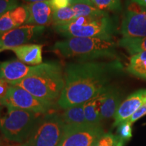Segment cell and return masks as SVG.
Listing matches in <instances>:
<instances>
[{
  "label": "cell",
  "mask_w": 146,
  "mask_h": 146,
  "mask_svg": "<svg viewBox=\"0 0 146 146\" xmlns=\"http://www.w3.org/2000/svg\"><path fill=\"white\" fill-rule=\"evenodd\" d=\"M118 59L108 62H78L65 66L64 86L57 105L66 110L82 104L100 94L123 72Z\"/></svg>",
  "instance_id": "cell-1"
},
{
  "label": "cell",
  "mask_w": 146,
  "mask_h": 146,
  "mask_svg": "<svg viewBox=\"0 0 146 146\" xmlns=\"http://www.w3.org/2000/svg\"><path fill=\"white\" fill-rule=\"evenodd\" d=\"M10 85L21 87L39 99L55 103L64 86V68L56 61L42 63L27 77Z\"/></svg>",
  "instance_id": "cell-2"
},
{
  "label": "cell",
  "mask_w": 146,
  "mask_h": 146,
  "mask_svg": "<svg viewBox=\"0 0 146 146\" xmlns=\"http://www.w3.org/2000/svg\"><path fill=\"white\" fill-rule=\"evenodd\" d=\"M52 50L64 58L78 62L98 59H114L118 55L117 44L114 40L97 37H71L54 43Z\"/></svg>",
  "instance_id": "cell-3"
},
{
  "label": "cell",
  "mask_w": 146,
  "mask_h": 146,
  "mask_svg": "<svg viewBox=\"0 0 146 146\" xmlns=\"http://www.w3.org/2000/svg\"><path fill=\"white\" fill-rule=\"evenodd\" d=\"M117 27V19L108 12L100 16H80L65 25H54V29L65 38L97 37L112 40Z\"/></svg>",
  "instance_id": "cell-4"
},
{
  "label": "cell",
  "mask_w": 146,
  "mask_h": 146,
  "mask_svg": "<svg viewBox=\"0 0 146 146\" xmlns=\"http://www.w3.org/2000/svg\"><path fill=\"white\" fill-rule=\"evenodd\" d=\"M43 115L0 105V132L11 143H25Z\"/></svg>",
  "instance_id": "cell-5"
},
{
  "label": "cell",
  "mask_w": 146,
  "mask_h": 146,
  "mask_svg": "<svg viewBox=\"0 0 146 146\" xmlns=\"http://www.w3.org/2000/svg\"><path fill=\"white\" fill-rule=\"evenodd\" d=\"M65 128L62 114L56 111L45 114L25 142L26 146H58Z\"/></svg>",
  "instance_id": "cell-6"
},
{
  "label": "cell",
  "mask_w": 146,
  "mask_h": 146,
  "mask_svg": "<svg viewBox=\"0 0 146 146\" xmlns=\"http://www.w3.org/2000/svg\"><path fill=\"white\" fill-rule=\"evenodd\" d=\"M0 105L43 114L56 111L57 108L54 102L39 99L25 89L12 85Z\"/></svg>",
  "instance_id": "cell-7"
},
{
  "label": "cell",
  "mask_w": 146,
  "mask_h": 146,
  "mask_svg": "<svg viewBox=\"0 0 146 146\" xmlns=\"http://www.w3.org/2000/svg\"><path fill=\"white\" fill-rule=\"evenodd\" d=\"M120 33L123 37H146V10L129 1L122 21Z\"/></svg>",
  "instance_id": "cell-8"
},
{
  "label": "cell",
  "mask_w": 146,
  "mask_h": 146,
  "mask_svg": "<svg viewBox=\"0 0 146 146\" xmlns=\"http://www.w3.org/2000/svg\"><path fill=\"white\" fill-rule=\"evenodd\" d=\"M104 134L101 125L67 127L58 146H96Z\"/></svg>",
  "instance_id": "cell-9"
},
{
  "label": "cell",
  "mask_w": 146,
  "mask_h": 146,
  "mask_svg": "<svg viewBox=\"0 0 146 146\" xmlns=\"http://www.w3.org/2000/svg\"><path fill=\"white\" fill-rule=\"evenodd\" d=\"M45 29L43 26L24 25L0 34V52L28 44L41 36Z\"/></svg>",
  "instance_id": "cell-10"
},
{
  "label": "cell",
  "mask_w": 146,
  "mask_h": 146,
  "mask_svg": "<svg viewBox=\"0 0 146 146\" xmlns=\"http://www.w3.org/2000/svg\"><path fill=\"white\" fill-rule=\"evenodd\" d=\"M146 103V89H139L131 94L122 102L114 116L113 127H118L120 124L129 119L132 114Z\"/></svg>",
  "instance_id": "cell-11"
},
{
  "label": "cell",
  "mask_w": 146,
  "mask_h": 146,
  "mask_svg": "<svg viewBox=\"0 0 146 146\" xmlns=\"http://www.w3.org/2000/svg\"><path fill=\"white\" fill-rule=\"evenodd\" d=\"M36 66H27L19 60H11L0 62V79L11 84L27 77L35 70Z\"/></svg>",
  "instance_id": "cell-12"
},
{
  "label": "cell",
  "mask_w": 146,
  "mask_h": 146,
  "mask_svg": "<svg viewBox=\"0 0 146 146\" xmlns=\"http://www.w3.org/2000/svg\"><path fill=\"white\" fill-rule=\"evenodd\" d=\"M26 5L29 12V18L25 25L45 27L52 22L54 10L49 1L28 3Z\"/></svg>",
  "instance_id": "cell-13"
},
{
  "label": "cell",
  "mask_w": 146,
  "mask_h": 146,
  "mask_svg": "<svg viewBox=\"0 0 146 146\" xmlns=\"http://www.w3.org/2000/svg\"><path fill=\"white\" fill-rule=\"evenodd\" d=\"M122 94L117 87L109 85L105 90L100 115L102 120H107L114 116L115 113L121 104Z\"/></svg>",
  "instance_id": "cell-14"
},
{
  "label": "cell",
  "mask_w": 146,
  "mask_h": 146,
  "mask_svg": "<svg viewBox=\"0 0 146 146\" xmlns=\"http://www.w3.org/2000/svg\"><path fill=\"white\" fill-rule=\"evenodd\" d=\"M42 48L39 44L28 43L12 49L18 59L25 64L37 66L42 64Z\"/></svg>",
  "instance_id": "cell-15"
},
{
  "label": "cell",
  "mask_w": 146,
  "mask_h": 146,
  "mask_svg": "<svg viewBox=\"0 0 146 146\" xmlns=\"http://www.w3.org/2000/svg\"><path fill=\"white\" fill-rule=\"evenodd\" d=\"M106 89L102 91L97 96L83 104L85 119L87 124L89 125H100L102 121L100 109H101L102 102L104 98Z\"/></svg>",
  "instance_id": "cell-16"
},
{
  "label": "cell",
  "mask_w": 146,
  "mask_h": 146,
  "mask_svg": "<svg viewBox=\"0 0 146 146\" xmlns=\"http://www.w3.org/2000/svg\"><path fill=\"white\" fill-rule=\"evenodd\" d=\"M62 116L67 127H83L88 125L85 119L83 104L66 109Z\"/></svg>",
  "instance_id": "cell-17"
},
{
  "label": "cell",
  "mask_w": 146,
  "mask_h": 146,
  "mask_svg": "<svg viewBox=\"0 0 146 146\" xmlns=\"http://www.w3.org/2000/svg\"><path fill=\"white\" fill-rule=\"evenodd\" d=\"M127 70L136 77L146 80V52L133 55Z\"/></svg>",
  "instance_id": "cell-18"
},
{
  "label": "cell",
  "mask_w": 146,
  "mask_h": 146,
  "mask_svg": "<svg viewBox=\"0 0 146 146\" xmlns=\"http://www.w3.org/2000/svg\"><path fill=\"white\" fill-rule=\"evenodd\" d=\"M118 45L133 56L146 52V37H123L119 40Z\"/></svg>",
  "instance_id": "cell-19"
},
{
  "label": "cell",
  "mask_w": 146,
  "mask_h": 146,
  "mask_svg": "<svg viewBox=\"0 0 146 146\" xmlns=\"http://www.w3.org/2000/svg\"><path fill=\"white\" fill-rule=\"evenodd\" d=\"M76 18V14L72 6L54 11L52 22L54 25H61L69 23Z\"/></svg>",
  "instance_id": "cell-20"
},
{
  "label": "cell",
  "mask_w": 146,
  "mask_h": 146,
  "mask_svg": "<svg viewBox=\"0 0 146 146\" xmlns=\"http://www.w3.org/2000/svg\"><path fill=\"white\" fill-rule=\"evenodd\" d=\"M91 5L98 10L110 12H120L123 9L121 0H90Z\"/></svg>",
  "instance_id": "cell-21"
},
{
  "label": "cell",
  "mask_w": 146,
  "mask_h": 146,
  "mask_svg": "<svg viewBox=\"0 0 146 146\" xmlns=\"http://www.w3.org/2000/svg\"><path fill=\"white\" fill-rule=\"evenodd\" d=\"M10 14L18 27L25 25L29 18V12L26 5H18L10 10Z\"/></svg>",
  "instance_id": "cell-22"
},
{
  "label": "cell",
  "mask_w": 146,
  "mask_h": 146,
  "mask_svg": "<svg viewBox=\"0 0 146 146\" xmlns=\"http://www.w3.org/2000/svg\"><path fill=\"white\" fill-rule=\"evenodd\" d=\"M16 26L15 22L10 14V10L0 16V34L15 29Z\"/></svg>",
  "instance_id": "cell-23"
},
{
  "label": "cell",
  "mask_w": 146,
  "mask_h": 146,
  "mask_svg": "<svg viewBox=\"0 0 146 146\" xmlns=\"http://www.w3.org/2000/svg\"><path fill=\"white\" fill-rule=\"evenodd\" d=\"M131 124L127 120L118 126V136L122 141H127L132 137V129Z\"/></svg>",
  "instance_id": "cell-24"
},
{
  "label": "cell",
  "mask_w": 146,
  "mask_h": 146,
  "mask_svg": "<svg viewBox=\"0 0 146 146\" xmlns=\"http://www.w3.org/2000/svg\"><path fill=\"white\" fill-rule=\"evenodd\" d=\"M120 140L118 135H114L111 133H104L96 146H116Z\"/></svg>",
  "instance_id": "cell-25"
},
{
  "label": "cell",
  "mask_w": 146,
  "mask_h": 146,
  "mask_svg": "<svg viewBox=\"0 0 146 146\" xmlns=\"http://www.w3.org/2000/svg\"><path fill=\"white\" fill-rule=\"evenodd\" d=\"M19 5V0H0V16Z\"/></svg>",
  "instance_id": "cell-26"
},
{
  "label": "cell",
  "mask_w": 146,
  "mask_h": 146,
  "mask_svg": "<svg viewBox=\"0 0 146 146\" xmlns=\"http://www.w3.org/2000/svg\"><path fill=\"white\" fill-rule=\"evenodd\" d=\"M49 1L54 11L68 8L73 4V0H50Z\"/></svg>",
  "instance_id": "cell-27"
},
{
  "label": "cell",
  "mask_w": 146,
  "mask_h": 146,
  "mask_svg": "<svg viewBox=\"0 0 146 146\" xmlns=\"http://www.w3.org/2000/svg\"><path fill=\"white\" fill-rule=\"evenodd\" d=\"M146 114V103L143 104L141 107L139 108L137 110L132 114V116H131L129 119H127L128 122L129 123H131V125L133 123L137 121L138 119H139L140 118H141L142 116H145Z\"/></svg>",
  "instance_id": "cell-28"
},
{
  "label": "cell",
  "mask_w": 146,
  "mask_h": 146,
  "mask_svg": "<svg viewBox=\"0 0 146 146\" xmlns=\"http://www.w3.org/2000/svg\"><path fill=\"white\" fill-rule=\"evenodd\" d=\"M10 87V84L6 81L0 79V102L6 96L8 89Z\"/></svg>",
  "instance_id": "cell-29"
},
{
  "label": "cell",
  "mask_w": 146,
  "mask_h": 146,
  "mask_svg": "<svg viewBox=\"0 0 146 146\" xmlns=\"http://www.w3.org/2000/svg\"><path fill=\"white\" fill-rule=\"evenodd\" d=\"M16 143H11V142L8 141L3 137V136L0 135V146H12L15 145Z\"/></svg>",
  "instance_id": "cell-30"
},
{
  "label": "cell",
  "mask_w": 146,
  "mask_h": 146,
  "mask_svg": "<svg viewBox=\"0 0 146 146\" xmlns=\"http://www.w3.org/2000/svg\"><path fill=\"white\" fill-rule=\"evenodd\" d=\"M131 1L138 3L139 5H141L142 7H145V8H146V0H131Z\"/></svg>",
  "instance_id": "cell-31"
},
{
  "label": "cell",
  "mask_w": 146,
  "mask_h": 146,
  "mask_svg": "<svg viewBox=\"0 0 146 146\" xmlns=\"http://www.w3.org/2000/svg\"><path fill=\"white\" fill-rule=\"evenodd\" d=\"M23 1H25V2H27V3H33L41 2V1H50V0H23Z\"/></svg>",
  "instance_id": "cell-32"
},
{
  "label": "cell",
  "mask_w": 146,
  "mask_h": 146,
  "mask_svg": "<svg viewBox=\"0 0 146 146\" xmlns=\"http://www.w3.org/2000/svg\"><path fill=\"white\" fill-rule=\"evenodd\" d=\"M76 3H89V4L91 5L90 0H73V4Z\"/></svg>",
  "instance_id": "cell-33"
},
{
  "label": "cell",
  "mask_w": 146,
  "mask_h": 146,
  "mask_svg": "<svg viewBox=\"0 0 146 146\" xmlns=\"http://www.w3.org/2000/svg\"><path fill=\"white\" fill-rule=\"evenodd\" d=\"M123 143H124V141H122V140H120V141L118 142V143L117 144V145L116 146H123Z\"/></svg>",
  "instance_id": "cell-34"
},
{
  "label": "cell",
  "mask_w": 146,
  "mask_h": 146,
  "mask_svg": "<svg viewBox=\"0 0 146 146\" xmlns=\"http://www.w3.org/2000/svg\"><path fill=\"white\" fill-rule=\"evenodd\" d=\"M12 146H26V144H25V143H22V144H15V145H14Z\"/></svg>",
  "instance_id": "cell-35"
}]
</instances>
